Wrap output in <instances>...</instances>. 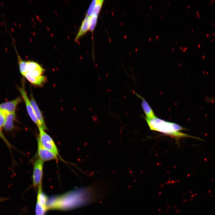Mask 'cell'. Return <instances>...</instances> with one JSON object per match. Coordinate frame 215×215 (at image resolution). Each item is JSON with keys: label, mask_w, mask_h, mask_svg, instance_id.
<instances>
[{"label": "cell", "mask_w": 215, "mask_h": 215, "mask_svg": "<svg viewBox=\"0 0 215 215\" xmlns=\"http://www.w3.org/2000/svg\"><path fill=\"white\" fill-rule=\"evenodd\" d=\"M38 187V191L37 201L38 202L46 208L47 209V197L42 191V184L39 185Z\"/></svg>", "instance_id": "cell-12"}, {"label": "cell", "mask_w": 215, "mask_h": 215, "mask_svg": "<svg viewBox=\"0 0 215 215\" xmlns=\"http://www.w3.org/2000/svg\"><path fill=\"white\" fill-rule=\"evenodd\" d=\"M96 1L97 0H94L92 1L87 12L86 16H91L96 3Z\"/></svg>", "instance_id": "cell-21"}, {"label": "cell", "mask_w": 215, "mask_h": 215, "mask_svg": "<svg viewBox=\"0 0 215 215\" xmlns=\"http://www.w3.org/2000/svg\"><path fill=\"white\" fill-rule=\"evenodd\" d=\"M37 142L38 155L40 159L44 162L58 159L57 156L42 145L39 136L37 137Z\"/></svg>", "instance_id": "cell-5"}, {"label": "cell", "mask_w": 215, "mask_h": 215, "mask_svg": "<svg viewBox=\"0 0 215 215\" xmlns=\"http://www.w3.org/2000/svg\"><path fill=\"white\" fill-rule=\"evenodd\" d=\"M23 100V98L19 96L15 99L0 104V110L7 114L15 113L17 105Z\"/></svg>", "instance_id": "cell-6"}, {"label": "cell", "mask_w": 215, "mask_h": 215, "mask_svg": "<svg viewBox=\"0 0 215 215\" xmlns=\"http://www.w3.org/2000/svg\"><path fill=\"white\" fill-rule=\"evenodd\" d=\"M14 47L18 56V62L20 71L21 74L24 76L27 72L26 69V61L23 60L21 58L17 51L15 45Z\"/></svg>", "instance_id": "cell-13"}, {"label": "cell", "mask_w": 215, "mask_h": 215, "mask_svg": "<svg viewBox=\"0 0 215 215\" xmlns=\"http://www.w3.org/2000/svg\"><path fill=\"white\" fill-rule=\"evenodd\" d=\"M98 16L92 15L90 16V26L89 30L93 32L96 26Z\"/></svg>", "instance_id": "cell-16"}, {"label": "cell", "mask_w": 215, "mask_h": 215, "mask_svg": "<svg viewBox=\"0 0 215 215\" xmlns=\"http://www.w3.org/2000/svg\"><path fill=\"white\" fill-rule=\"evenodd\" d=\"M44 162L38 158L33 162L32 178L33 185L35 188L42 184Z\"/></svg>", "instance_id": "cell-3"}, {"label": "cell", "mask_w": 215, "mask_h": 215, "mask_svg": "<svg viewBox=\"0 0 215 215\" xmlns=\"http://www.w3.org/2000/svg\"><path fill=\"white\" fill-rule=\"evenodd\" d=\"M146 120L150 129L159 132L173 136L177 139L190 137L203 141L202 139L194 136L180 131L186 130L183 127L175 123L166 121L156 116L149 118L143 116Z\"/></svg>", "instance_id": "cell-1"}, {"label": "cell", "mask_w": 215, "mask_h": 215, "mask_svg": "<svg viewBox=\"0 0 215 215\" xmlns=\"http://www.w3.org/2000/svg\"><path fill=\"white\" fill-rule=\"evenodd\" d=\"M23 81L22 87H19L18 88V90L21 94L22 98L24 101L27 110L30 117L33 121L39 127L38 122L35 116L32 106L25 90L24 81Z\"/></svg>", "instance_id": "cell-4"}, {"label": "cell", "mask_w": 215, "mask_h": 215, "mask_svg": "<svg viewBox=\"0 0 215 215\" xmlns=\"http://www.w3.org/2000/svg\"><path fill=\"white\" fill-rule=\"evenodd\" d=\"M30 100L38 122L39 127L44 130H47V128L45 123L42 113L32 94L30 95Z\"/></svg>", "instance_id": "cell-7"}, {"label": "cell", "mask_w": 215, "mask_h": 215, "mask_svg": "<svg viewBox=\"0 0 215 215\" xmlns=\"http://www.w3.org/2000/svg\"><path fill=\"white\" fill-rule=\"evenodd\" d=\"M104 1V0H97L96 3L91 16L92 15L98 16Z\"/></svg>", "instance_id": "cell-15"}, {"label": "cell", "mask_w": 215, "mask_h": 215, "mask_svg": "<svg viewBox=\"0 0 215 215\" xmlns=\"http://www.w3.org/2000/svg\"><path fill=\"white\" fill-rule=\"evenodd\" d=\"M38 63L34 61L29 60L26 61V69L27 72L42 68Z\"/></svg>", "instance_id": "cell-14"}, {"label": "cell", "mask_w": 215, "mask_h": 215, "mask_svg": "<svg viewBox=\"0 0 215 215\" xmlns=\"http://www.w3.org/2000/svg\"><path fill=\"white\" fill-rule=\"evenodd\" d=\"M31 83L38 86H41L47 80L46 77L41 76L34 77L30 76L27 72L23 76Z\"/></svg>", "instance_id": "cell-10"}, {"label": "cell", "mask_w": 215, "mask_h": 215, "mask_svg": "<svg viewBox=\"0 0 215 215\" xmlns=\"http://www.w3.org/2000/svg\"><path fill=\"white\" fill-rule=\"evenodd\" d=\"M2 128L0 127V137L3 140L5 144L7 145V147L10 150V151H11V149L13 147L11 144L9 142L8 140L7 139V138L5 137V136L3 133L2 130Z\"/></svg>", "instance_id": "cell-20"}, {"label": "cell", "mask_w": 215, "mask_h": 215, "mask_svg": "<svg viewBox=\"0 0 215 215\" xmlns=\"http://www.w3.org/2000/svg\"><path fill=\"white\" fill-rule=\"evenodd\" d=\"M135 95L142 100L141 105L144 112L146 115V117L151 118L156 116L153 111L150 107L148 102L145 99L137 93L133 91Z\"/></svg>", "instance_id": "cell-9"}, {"label": "cell", "mask_w": 215, "mask_h": 215, "mask_svg": "<svg viewBox=\"0 0 215 215\" xmlns=\"http://www.w3.org/2000/svg\"><path fill=\"white\" fill-rule=\"evenodd\" d=\"M8 114L7 113L0 110V127L1 128L4 127L6 116Z\"/></svg>", "instance_id": "cell-19"}, {"label": "cell", "mask_w": 215, "mask_h": 215, "mask_svg": "<svg viewBox=\"0 0 215 215\" xmlns=\"http://www.w3.org/2000/svg\"><path fill=\"white\" fill-rule=\"evenodd\" d=\"M90 26V16H86L82 21L80 27L74 39L77 41L81 37L83 36L89 30Z\"/></svg>", "instance_id": "cell-8"}, {"label": "cell", "mask_w": 215, "mask_h": 215, "mask_svg": "<svg viewBox=\"0 0 215 215\" xmlns=\"http://www.w3.org/2000/svg\"><path fill=\"white\" fill-rule=\"evenodd\" d=\"M44 69L42 67L27 72L30 76L34 77H38L41 76L44 72Z\"/></svg>", "instance_id": "cell-18"}, {"label": "cell", "mask_w": 215, "mask_h": 215, "mask_svg": "<svg viewBox=\"0 0 215 215\" xmlns=\"http://www.w3.org/2000/svg\"><path fill=\"white\" fill-rule=\"evenodd\" d=\"M16 118V115L15 112L9 113L7 115L3 127L6 131H11L13 129L14 122Z\"/></svg>", "instance_id": "cell-11"}, {"label": "cell", "mask_w": 215, "mask_h": 215, "mask_svg": "<svg viewBox=\"0 0 215 215\" xmlns=\"http://www.w3.org/2000/svg\"><path fill=\"white\" fill-rule=\"evenodd\" d=\"M47 209L37 201L36 207V215H44Z\"/></svg>", "instance_id": "cell-17"}, {"label": "cell", "mask_w": 215, "mask_h": 215, "mask_svg": "<svg viewBox=\"0 0 215 215\" xmlns=\"http://www.w3.org/2000/svg\"><path fill=\"white\" fill-rule=\"evenodd\" d=\"M38 129L39 137L42 145L58 157H60L57 147L51 137L40 128L38 127Z\"/></svg>", "instance_id": "cell-2"}]
</instances>
